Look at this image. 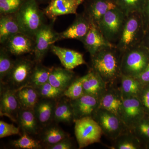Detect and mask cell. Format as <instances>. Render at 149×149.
<instances>
[{
	"mask_svg": "<svg viewBox=\"0 0 149 149\" xmlns=\"http://www.w3.org/2000/svg\"><path fill=\"white\" fill-rule=\"evenodd\" d=\"M122 54L115 46L102 49L91 56L92 68L107 85L113 84L121 76Z\"/></svg>",
	"mask_w": 149,
	"mask_h": 149,
	"instance_id": "cell-1",
	"label": "cell"
},
{
	"mask_svg": "<svg viewBox=\"0 0 149 149\" xmlns=\"http://www.w3.org/2000/svg\"><path fill=\"white\" fill-rule=\"evenodd\" d=\"M146 31L142 15L136 12L126 15L122 32L115 47L121 54L141 45Z\"/></svg>",
	"mask_w": 149,
	"mask_h": 149,
	"instance_id": "cell-2",
	"label": "cell"
},
{
	"mask_svg": "<svg viewBox=\"0 0 149 149\" xmlns=\"http://www.w3.org/2000/svg\"><path fill=\"white\" fill-rule=\"evenodd\" d=\"M15 15L23 33L34 39L36 33L46 24L45 14L40 9L37 0H24Z\"/></svg>",
	"mask_w": 149,
	"mask_h": 149,
	"instance_id": "cell-3",
	"label": "cell"
},
{
	"mask_svg": "<svg viewBox=\"0 0 149 149\" xmlns=\"http://www.w3.org/2000/svg\"><path fill=\"white\" fill-rule=\"evenodd\" d=\"M149 64V50L142 44L122 54L121 74L136 77L143 71Z\"/></svg>",
	"mask_w": 149,
	"mask_h": 149,
	"instance_id": "cell-4",
	"label": "cell"
},
{
	"mask_svg": "<svg viewBox=\"0 0 149 149\" xmlns=\"http://www.w3.org/2000/svg\"><path fill=\"white\" fill-rule=\"evenodd\" d=\"M126 17L123 11L116 7L107 12L97 25L105 38L115 46L122 32Z\"/></svg>",
	"mask_w": 149,
	"mask_h": 149,
	"instance_id": "cell-5",
	"label": "cell"
},
{
	"mask_svg": "<svg viewBox=\"0 0 149 149\" xmlns=\"http://www.w3.org/2000/svg\"><path fill=\"white\" fill-rule=\"evenodd\" d=\"M74 134L79 149L100 142L102 131L92 117H86L74 121Z\"/></svg>",
	"mask_w": 149,
	"mask_h": 149,
	"instance_id": "cell-6",
	"label": "cell"
},
{
	"mask_svg": "<svg viewBox=\"0 0 149 149\" xmlns=\"http://www.w3.org/2000/svg\"><path fill=\"white\" fill-rule=\"evenodd\" d=\"M92 117L100 125L104 135L112 141L128 130L120 118L107 110L98 109Z\"/></svg>",
	"mask_w": 149,
	"mask_h": 149,
	"instance_id": "cell-7",
	"label": "cell"
},
{
	"mask_svg": "<svg viewBox=\"0 0 149 149\" xmlns=\"http://www.w3.org/2000/svg\"><path fill=\"white\" fill-rule=\"evenodd\" d=\"M36 63L27 58L17 59L6 78L7 84L14 90L26 86L29 83Z\"/></svg>",
	"mask_w": 149,
	"mask_h": 149,
	"instance_id": "cell-8",
	"label": "cell"
},
{
	"mask_svg": "<svg viewBox=\"0 0 149 149\" xmlns=\"http://www.w3.org/2000/svg\"><path fill=\"white\" fill-rule=\"evenodd\" d=\"M35 40L34 61L41 63L52 46L59 41L58 33L54 30L52 24H45L36 33Z\"/></svg>",
	"mask_w": 149,
	"mask_h": 149,
	"instance_id": "cell-9",
	"label": "cell"
},
{
	"mask_svg": "<svg viewBox=\"0 0 149 149\" xmlns=\"http://www.w3.org/2000/svg\"><path fill=\"white\" fill-rule=\"evenodd\" d=\"M146 115L139 98H123L120 119L128 130H131Z\"/></svg>",
	"mask_w": 149,
	"mask_h": 149,
	"instance_id": "cell-10",
	"label": "cell"
},
{
	"mask_svg": "<svg viewBox=\"0 0 149 149\" xmlns=\"http://www.w3.org/2000/svg\"><path fill=\"white\" fill-rule=\"evenodd\" d=\"M20 104L15 94L14 89L9 87L1 88L0 114L10 118L14 122H17L19 112L21 109Z\"/></svg>",
	"mask_w": 149,
	"mask_h": 149,
	"instance_id": "cell-11",
	"label": "cell"
},
{
	"mask_svg": "<svg viewBox=\"0 0 149 149\" xmlns=\"http://www.w3.org/2000/svg\"><path fill=\"white\" fill-rule=\"evenodd\" d=\"M92 23L84 12L77 14L72 24L63 32L58 33L59 41L72 39L82 42L89 32Z\"/></svg>",
	"mask_w": 149,
	"mask_h": 149,
	"instance_id": "cell-12",
	"label": "cell"
},
{
	"mask_svg": "<svg viewBox=\"0 0 149 149\" xmlns=\"http://www.w3.org/2000/svg\"><path fill=\"white\" fill-rule=\"evenodd\" d=\"M85 1V0H51L44 12L46 17L55 21L58 16L76 15L79 6Z\"/></svg>",
	"mask_w": 149,
	"mask_h": 149,
	"instance_id": "cell-13",
	"label": "cell"
},
{
	"mask_svg": "<svg viewBox=\"0 0 149 149\" xmlns=\"http://www.w3.org/2000/svg\"><path fill=\"white\" fill-rule=\"evenodd\" d=\"M72 106L74 121L86 117H93L99 108L100 99L91 95L84 94L79 98L70 100Z\"/></svg>",
	"mask_w": 149,
	"mask_h": 149,
	"instance_id": "cell-14",
	"label": "cell"
},
{
	"mask_svg": "<svg viewBox=\"0 0 149 149\" xmlns=\"http://www.w3.org/2000/svg\"><path fill=\"white\" fill-rule=\"evenodd\" d=\"M123 100L120 88H115L113 84L108 85L100 98L99 108L111 112L120 118Z\"/></svg>",
	"mask_w": 149,
	"mask_h": 149,
	"instance_id": "cell-15",
	"label": "cell"
},
{
	"mask_svg": "<svg viewBox=\"0 0 149 149\" xmlns=\"http://www.w3.org/2000/svg\"><path fill=\"white\" fill-rule=\"evenodd\" d=\"M84 3L83 12L97 25L107 12L118 7L116 0H88Z\"/></svg>",
	"mask_w": 149,
	"mask_h": 149,
	"instance_id": "cell-16",
	"label": "cell"
},
{
	"mask_svg": "<svg viewBox=\"0 0 149 149\" xmlns=\"http://www.w3.org/2000/svg\"><path fill=\"white\" fill-rule=\"evenodd\" d=\"M4 45L10 53L19 56L34 52L35 40L29 35L20 33L10 37Z\"/></svg>",
	"mask_w": 149,
	"mask_h": 149,
	"instance_id": "cell-17",
	"label": "cell"
},
{
	"mask_svg": "<svg viewBox=\"0 0 149 149\" xmlns=\"http://www.w3.org/2000/svg\"><path fill=\"white\" fill-rule=\"evenodd\" d=\"M81 42L91 56L102 49L115 46L105 38L98 26L93 22L88 34Z\"/></svg>",
	"mask_w": 149,
	"mask_h": 149,
	"instance_id": "cell-18",
	"label": "cell"
},
{
	"mask_svg": "<svg viewBox=\"0 0 149 149\" xmlns=\"http://www.w3.org/2000/svg\"><path fill=\"white\" fill-rule=\"evenodd\" d=\"M50 50L67 69L72 70L80 65L86 64L83 54L77 51L55 45L52 46Z\"/></svg>",
	"mask_w": 149,
	"mask_h": 149,
	"instance_id": "cell-19",
	"label": "cell"
},
{
	"mask_svg": "<svg viewBox=\"0 0 149 149\" xmlns=\"http://www.w3.org/2000/svg\"><path fill=\"white\" fill-rule=\"evenodd\" d=\"M85 94L100 99L106 90L108 85L100 75L92 68L84 76L80 77Z\"/></svg>",
	"mask_w": 149,
	"mask_h": 149,
	"instance_id": "cell-20",
	"label": "cell"
},
{
	"mask_svg": "<svg viewBox=\"0 0 149 149\" xmlns=\"http://www.w3.org/2000/svg\"><path fill=\"white\" fill-rule=\"evenodd\" d=\"M20 33L23 32L17 20L15 14L1 15L0 43L1 45H4L10 37Z\"/></svg>",
	"mask_w": 149,
	"mask_h": 149,
	"instance_id": "cell-21",
	"label": "cell"
},
{
	"mask_svg": "<svg viewBox=\"0 0 149 149\" xmlns=\"http://www.w3.org/2000/svg\"><path fill=\"white\" fill-rule=\"evenodd\" d=\"M75 78V74L72 70L53 67L48 82L54 87L64 91Z\"/></svg>",
	"mask_w": 149,
	"mask_h": 149,
	"instance_id": "cell-22",
	"label": "cell"
},
{
	"mask_svg": "<svg viewBox=\"0 0 149 149\" xmlns=\"http://www.w3.org/2000/svg\"><path fill=\"white\" fill-rule=\"evenodd\" d=\"M56 102L55 100L42 98L35 106L34 112L38 123L45 126L53 120Z\"/></svg>",
	"mask_w": 149,
	"mask_h": 149,
	"instance_id": "cell-23",
	"label": "cell"
},
{
	"mask_svg": "<svg viewBox=\"0 0 149 149\" xmlns=\"http://www.w3.org/2000/svg\"><path fill=\"white\" fill-rule=\"evenodd\" d=\"M15 91L21 108L34 109L40 98L36 88L27 85Z\"/></svg>",
	"mask_w": 149,
	"mask_h": 149,
	"instance_id": "cell-24",
	"label": "cell"
},
{
	"mask_svg": "<svg viewBox=\"0 0 149 149\" xmlns=\"http://www.w3.org/2000/svg\"><path fill=\"white\" fill-rule=\"evenodd\" d=\"M17 122L22 131L29 135L38 133V122L34 109L21 108L17 116Z\"/></svg>",
	"mask_w": 149,
	"mask_h": 149,
	"instance_id": "cell-25",
	"label": "cell"
},
{
	"mask_svg": "<svg viewBox=\"0 0 149 149\" xmlns=\"http://www.w3.org/2000/svg\"><path fill=\"white\" fill-rule=\"evenodd\" d=\"M120 80L119 88L123 98L139 97L144 85L137 78L121 74Z\"/></svg>",
	"mask_w": 149,
	"mask_h": 149,
	"instance_id": "cell-26",
	"label": "cell"
},
{
	"mask_svg": "<svg viewBox=\"0 0 149 149\" xmlns=\"http://www.w3.org/2000/svg\"><path fill=\"white\" fill-rule=\"evenodd\" d=\"M112 149H140L142 144L130 130H127L120 134L114 140Z\"/></svg>",
	"mask_w": 149,
	"mask_h": 149,
	"instance_id": "cell-27",
	"label": "cell"
},
{
	"mask_svg": "<svg viewBox=\"0 0 149 149\" xmlns=\"http://www.w3.org/2000/svg\"><path fill=\"white\" fill-rule=\"evenodd\" d=\"M53 120L57 123H65L74 121V114L69 99L56 103Z\"/></svg>",
	"mask_w": 149,
	"mask_h": 149,
	"instance_id": "cell-28",
	"label": "cell"
},
{
	"mask_svg": "<svg viewBox=\"0 0 149 149\" xmlns=\"http://www.w3.org/2000/svg\"><path fill=\"white\" fill-rule=\"evenodd\" d=\"M53 68L36 63L27 85L37 88L48 83Z\"/></svg>",
	"mask_w": 149,
	"mask_h": 149,
	"instance_id": "cell-29",
	"label": "cell"
},
{
	"mask_svg": "<svg viewBox=\"0 0 149 149\" xmlns=\"http://www.w3.org/2000/svg\"><path fill=\"white\" fill-rule=\"evenodd\" d=\"M68 137L66 133L58 126H51L45 130L42 140L48 146L54 145Z\"/></svg>",
	"mask_w": 149,
	"mask_h": 149,
	"instance_id": "cell-30",
	"label": "cell"
},
{
	"mask_svg": "<svg viewBox=\"0 0 149 149\" xmlns=\"http://www.w3.org/2000/svg\"><path fill=\"white\" fill-rule=\"evenodd\" d=\"M148 0H116L118 7L125 15L133 13H141Z\"/></svg>",
	"mask_w": 149,
	"mask_h": 149,
	"instance_id": "cell-31",
	"label": "cell"
},
{
	"mask_svg": "<svg viewBox=\"0 0 149 149\" xmlns=\"http://www.w3.org/2000/svg\"><path fill=\"white\" fill-rule=\"evenodd\" d=\"M141 143L146 146L149 142V116L146 115L130 130Z\"/></svg>",
	"mask_w": 149,
	"mask_h": 149,
	"instance_id": "cell-32",
	"label": "cell"
},
{
	"mask_svg": "<svg viewBox=\"0 0 149 149\" xmlns=\"http://www.w3.org/2000/svg\"><path fill=\"white\" fill-rule=\"evenodd\" d=\"M9 52L6 48L1 47L0 49V80L3 83L4 80L9 74L14 61L10 56Z\"/></svg>",
	"mask_w": 149,
	"mask_h": 149,
	"instance_id": "cell-33",
	"label": "cell"
},
{
	"mask_svg": "<svg viewBox=\"0 0 149 149\" xmlns=\"http://www.w3.org/2000/svg\"><path fill=\"white\" fill-rule=\"evenodd\" d=\"M40 98L56 100L63 96L64 91L54 87L50 83H45L36 88Z\"/></svg>",
	"mask_w": 149,
	"mask_h": 149,
	"instance_id": "cell-34",
	"label": "cell"
},
{
	"mask_svg": "<svg viewBox=\"0 0 149 149\" xmlns=\"http://www.w3.org/2000/svg\"><path fill=\"white\" fill-rule=\"evenodd\" d=\"M13 146L17 149H38L41 148L40 143L29 137V134L23 131L22 136L19 139L13 141Z\"/></svg>",
	"mask_w": 149,
	"mask_h": 149,
	"instance_id": "cell-35",
	"label": "cell"
},
{
	"mask_svg": "<svg viewBox=\"0 0 149 149\" xmlns=\"http://www.w3.org/2000/svg\"><path fill=\"white\" fill-rule=\"evenodd\" d=\"M85 94L80 77H77L63 92V97L70 100L79 98Z\"/></svg>",
	"mask_w": 149,
	"mask_h": 149,
	"instance_id": "cell-36",
	"label": "cell"
},
{
	"mask_svg": "<svg viewBox=\"0 0 149 149\" xmlns=\"http://www.w3.org/2000/svg\"><path fill=\"white\" fill-rule=\"evenodd\" d=\"M24 0H0L1 15L16 13L21 7Z\"/></svg>",
	"mask_w": 149,
	"mask_h": 149,
	"instance_id": "cell-37",
	"label": "cell"
},
{
	"mask_svg": "<svg viewBox=\"0 0 149 149\" xmlns=\"http://www.w3.org/2000/svg\"><path fill=\"white\" fill-rule=\"evenodd\" d=\"M20 134L18 127L15 126L13 124H10L3 121H0V138L18 135Z\"/></svg>",
	"mask_w": 149,
	"mask_h": 149,
	"instance_id": "cell-38",
	"label": "cell"
},
{
	"mask_svg": "<svg viewBox=\"0 0 149 149\" xmlns=\"http://www.w3.org/2000/svg\"><path fill=\"white\" fill-rule=\"evenodd\" d=\"M138 98L143 105L146 114L149 116V83L144 84Z\"/></svg>",
	"mask_w": 149,
	"mask_h": 149,
	"instance_id": "cell-39",
	"label": "cell"
},
{
	"mask_svg": "<svg viewBox=\"0 0 149 149\" xmlns=\"http://www.w3.org/2000/svg\"><path fill=\"white\" fill-rule=\"evenodd\" d=\"M73 145L72 141L67 137L62 141L54 145L48 146L47 148L49 149H71L73 148Z\"/></svg>",
	"mask_w": 149,
	"mask_h": 149,
	"instance_id": "cell-40",
	"label": "cell"
},
{
	"mask_svg": "<svg viewBox=\"0 0 149 149\" xmlns=\"http://www.w3.org/2000/svg\"><path fill=\"white\" fill-rule=\"evenodd\" d=\"M145 31L149 29V0H148L146 6L141 12Z\"/></svg>",
	"mask_w": 149,
	"mask_h": 149,
	"instance_id": "cell-41",
	"label": "cell"
},
{
	"mask_svg": "<svg viewBox=\"0 0 149 149\" xmlns=\"http://www.w3.org/2000/svg\"><path fill=\"white\" fill-rule=\"evenodd\" d=\"M136 78L143 85L149 83V64L143 71Z\"/></svg>",
	"mask_w": 149,
	"mask_h": 149,
	"instance_id": "cell-42",
	"label": "cell"
},
{
	"mask_svg": "<svg viewBox=\"0 0 149 149\" xmlns=\"http://www.w3.org/2000/svg\"><path fill=\"white\" fill-rule=\"evenodd\" d=\"M142 44L149 50V29L146 32Z\"/></svg>",
	"mask_w": 149,
	"mask_h": 149,
	"instance_id": "cell-43",
	"label": "cell"
},
{
	"mask_svg": "<svg viewBox=\"0 0 149 149\" xmlns=\"http://www.w3.org/2000/svg\"><path fill=\"white\" fill-rule=\"evenodd\" d=\"M37 1L40 2H49V3L51 0H37Z\"/></svg>",
	"mask_w": 149,
	"mask_h": 149,
	"instance_id": "cell-44",
	"label": "cell"
},
{
	"mask_svg": "<svg viewBox=\"0 0 149 149\" xmlns=\"http://www.w3.org/2000/svg\"><path fill=\"white\" fill-rule=\"evenodd\" d=\"M146 148L149 149V142L145 146Z\"/></svg>",
	"mask_w": 149,
	"mask_h": 149,
	"instance_id": "cell-45",
	"label": "cell"
}]
</instances>
